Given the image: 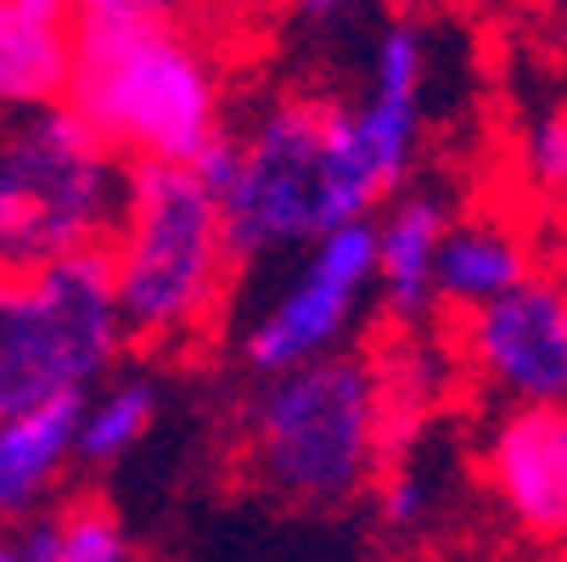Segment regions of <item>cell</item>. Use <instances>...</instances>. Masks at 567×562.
<instances>
[{"instance_id":"14","label":"cell","mask_w":567,"mask_h":562,"mask_svg":"<svg viewBox=\"0 0 567 562\" xmlns=\"http://www.w3.org/2000/svg\"><path fill=\"white\" fill-rule=\"evenodd\" d=\"M68 73H73V23L0 0V108L7 113L56 108L68 96Z\"/></svg>"},{"instance_id":"17","label":"cell","mask_w":567,"mask_h":562,"mask_svg":"<svg viewBox=\"0 0 567 562\" xmlns=\"http://www.w3.org/2000/svg\"><path fill=\"white\" fill-rule=\"evenodd\" d=\"M517 175L523 186L567 214V102H545L517 130Z\"/></svg>"},{"instance_id":"10","label":"cell","mask_w":567,"mask_h":562,"mask_svg":"<svg viewBox=\"0 0 567 562\" xmlns=\"http://www.w3.org/2000/svg\"><path fill=\"white\" fill-rule=\"evenodd\" d=\"M483 490L517 540L567 556V406H506L483 433Z\"/></svg>"},{"instance_id":"20","label":"cell","mask_w":567,"mask_h":562,"mask_svg":"<svg viewBox=\"0 0 567 562\" xmlns=\"http://www.w3.org/2000/svg\"><path fill=\"white\" fill-rule=\"evenodd\" d=\"M23 12H40V18H56V23H73V0H18Z\"/></svg>"},{"instance_id":"6","label":"cell","mask_w":567,"mask_h":562,"mask_svg":"<svg viewBox=\"0 0 567 562\" xmlns=\"http://www.w3.org/2000/svg\"><path fill=\"white\" fill-rule=\"evenodd\" d=\"M124 344L102 254L0 270V417L85 399L118 371Z\"/></svg>"},{"instance_id":"21","label":"cell","mask_w":567,"mask_h":562,"mask_svg":"<svg viewBox=\"0 0 567 562\" xmlns=\"http://www.w3.org/2000/svg\"><path fill=\"white\" fill-rule=\"evenodd\" d=\"M0 562H12V540L7 534H0Z\"/></svg>"},{"instance_id":"15","label":"cell","mask_w":567,"mask_h":562,"mask_svg":"<svg viewBox=\"0 0 567 562\" xmlns=\"http://www.w3.org/2000/svg\"><path fill=\"white\" fill-rule=\"evenodd\" d=\"M157 417H164L157 382L146 371H113L73 411V461L79 467H118L124 456H135L152 439Z\"/></svg>"},{"instance_id":"8","label":"cell","mask_w":567,"mask_h":562,"mask_svg":"<svg viewBox=\"0 0 567 562\" xmlns=\"http://www.w3.org/2000/svg\"><path fill=\"white\" fill-rule=\"evenodd\" d=\"M427 73H433V45L422 23L399 18L377 34L365 91L354 102L338 96V170L354 219H371L411 181L427 124Z\"/></svg>"},{"instance_id":"2","label":"cell","mask_w":567,"mask_h":562,"mask_svg":"<svg viewBox=\"0 0 567 562\" xmlns=\"http://www.w3.org/2000/svg\"><path fill=\"white\" fill-rule=\"evenodd\" d=\"M388 422L393 406L377 360L343 349L259 377L241 411V461L265 495L298 512H338L382 478Z\"/></svg>"},{"instance_id":"11","label":"cell","mask_w":567,"mask_h":562,"mask_svg":"<svg viewBox=\"0 0 567 562\" xmlns=\"http://www.w3.org/2000/svg\"><path fill=\"white\" fill-rule=\"evenodd\" d=\"M534 270H539V243L523 219L495 208L455 214L433 265V309L472 315L495 304L501 293H512L517 282H528Z\"/></svg>"},{"instance_id":"12","label":"cell","mask_w":567,"mask_h":562,"mask_svg":"<svg viewBox=\"0 0 567 562\" xmlns=\"http://www.w3.org/2000/svg\"><path fill=\"white\" fill-rule=\"evenodd\" d=\"M455 208L433 186H404L371 214V254H377V304L393 320H427L433 309V265Z\"/></svg>"},{"instance_id":"18","label":"cell","mask_w":567,"mask_h":562,"mask_svg":"<svg viewBox=\"0 0 567 562\" xmlns=\"http://www.w3.org/2000/svg\"><path fill=\"white\" fill-rule=\"evenodd\" d=\"M377 512L388 534H422L439 512V490L433 478L416 467H382V490H377Z\"/></svg>"},{"instance_id":"16","label":"cell","mask_w":567,"mask_h":562,"mask_svg":"<svg viewBox=\"0 0 567 562\" xmlns=\"http://www.w3.org/2000/svg\"><path fill=\"white\" fill-rule=\"evenodd\" d=\"M7 540L12 562H141L124 518L102 501H56Z\"/></svg>"},{"instance_id":"9","label":"cell","mask_w":567,"mask_h":562,"mask_svg":"<svg viewBox=\"0 0 567 562\" xmlns=\"http://www.w3.org/2000/svg\"><path fill=\"white\" fill-rule=\"evenodd\" d=\"M461 349L506 406H567V276L534 270L495 304L461 315Z\"/></svg>"},{"instance_id":"19","label":"cell","mask_w":567,"mask_h":562,"mask_svg":"<svg viewBox=\"0 0 567 562\" xmlns=\"http://www.w3.org/2000/svg\"><path fill=\"white\" fill-rule=\"evenodd\" d=\"M287 12H298V18H338L349 0H281Z\"/></svg>"},{"instance_id":"13","label":"cell","mask_w":567,"mask_h":562,"mask_svg":"<svg viewBox=\"0 0 567 562\" xmlns=\"http://www.w3.org/2000/svg\"><path fill=\"white\" fill-rule=\"evenodd\" d=\"M73 411L79 399L34 406L18 417H0V534L56 507L73 461Z\"/></svg>"},{"instance_id":"3","label":"cell","mask_w":567,"mask_h":562,"mask_svg":"<svg viewBox=\"0 0 567 562\" xmlns=\"http://www.w3.org/2000/svg\"><path fill=\"white\" fill-rule=\"evenodd\" d=\"M102 259L124 338L152 349H186L208 338L236 282L219 197L192 164L124 170V203Z\"/></svg>"},{"instance_id":"4","label":"cell","mask_w":567,"mask_h":562,"mask_svg":"<svg viewBox=\"0 0 567 562\" xmlns=\"http://www.w3.org/2000/svg\"><path fill=\"white\" fill-rule=\"evenodd\" d=\"M214 197L236 270L303 254L315 236L354 225L338 170V96H276L248 130H230Z\"/></svg>"},{"instance_id":"5","label":"cell","mask_w":567,"mask_h":562,"mask_svg":"<svg viewBox=\"0 0 567 562\" xmlns=\"http://www.w3.org/2000/svg\"><path fill=\"white\" fill-rule=\"evenodd\" d=\"M124 157L68 102L0 135V270H45L102 254L124 203Z\"/></svg>"},{"instance_id":"7","label":"cell","mask_w":567,"mask_h":562,"mask_svg":"<svg viewBox=\"0 0 567 562\" xmlns=\"http://www.w3.org/2000/svg\"><path fill=\"white\" fill-rule=\"evenodd\" d=\"M377 304V254L371 219L338 225L298 254L287 282L259 304V315L241 327L236 355L254 377H276L309 360L343 355L360 315Z\"/></svg>"},{"instance_id":"1","label":"cell","mask_w":567,"mask_h":562,"mask_svg":"<svg viewBox=\"0 0 567 562\" xmlns=\"http://www.w3.org/2000/svg\"><path fill=\"white\" fill-rule=\"evenodd\" d=\"M62 102L130 164H197L225 135V68L181 18H73Z\"/></svg>"}]
</instances>
